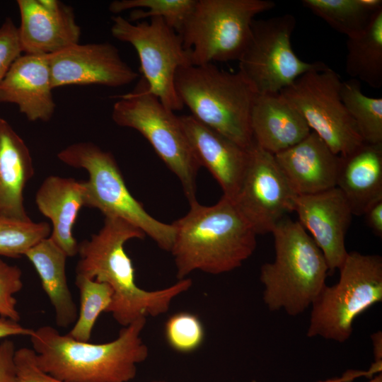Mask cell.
<instances>
[{"instance_id":"6da1fadb","label":"cell","mask_w":382,"mask_h":382,"mask_svg":"<svg viewBox=\"0 0 382 382\" xmlns=\"http://www.w3.org/2000/svg\"><path fill=\"white\" fill-rule=\"evenodd\" d=\"M145 236L127 221L106 216L98 232L79 243L76 274L110 286L113 294L107 312L122 327L139 318L166 313L172 301L192 285L189 278L154 291L137 285L135 270L125 244L131 239H143Z\"/></svg>"},{"instance_id":"7a4b0ae2","label":"cell","mask_w":382,"mask_h":382,"mask_svg":"<svg viewBox=\"0 0 382 382\" xmlns=\"http://www.w3.org/2000/svg\"><path fill=\"white\" fill-rule=\"evenodd\" d=\"M146 318L123 327L114 340L92 344L62 335L50 325L30 335L37 366L65 382H129L149 350L141 337Z\"/></svg>"},{"instance_id":"3957f363","label":"cell","mask_w":382,"mask_h":382,"mask_svg":"<svg viewBox=\"0 0 382 382\" xmlns=\"http://www.w3.org/2000/svg\"><path fill=\"white\" fill-rule=\"evenodd\" d=\"M190 205L188 212L173 223L170 253L179 280L195 270L212 274L232 271L252 255L257 234L231 199L222 196L212 206L197 201Z\"/></svg>"},{"instance_id":"277c9868","label":"cell","mask_w":382,"mask_h":382,"mask_svg":"<svg viewBox=\"0 0 382 382\" xmlns=\"http://www.w3.org/2000/svg\"><path fill=\"white\" fill-rule=\"evenodd\" d=\"M272 233L275 257L260 269L263 301L270 311L282 310L296 316L311 306L326 285L328 264L298 221L286 216Z\"/></svg>"},{"instance_id":"5b68a950","label":"cell","mask_w":382,"mask_h":382,"mask_svg":"<svg viewBox=\"0 0 382 382\" xmlns=\"http://www.w3.org/2000/svg\"><path fill=\"white\" fill-rule=\"evenodd\" d=\"M175 87L198 121L242 147L253 144L250 115L257 93L239 71L228 72L213 63L183 66Z\"/></svg>"},{"instance_id":"8992f818","label":"cell","mask_w":382,"mask_h":382,"mask_svg":"<svg viewBox=\"0 0 382 382\" xmlns=\"http://www.w3.org/2000/svg\"><path fill=\"white\" fill-rule=\"evenodd\" d=\"M64 164L84 169V207L99 210L105 217H116L134 225L163 250L172 249L175 227L151 216L128 190L111 152L91 141L71 144L57 155Z\"/></svg>"},{"instance_id":"52a82bcc","label":"cell","mask_w":382,"mask_h":382,"mask_svg":"<svg viewBox=\"0 0 382 382\" xmlns=\"http://www.w3.org/2000/svg\"><path fill=\"white\" fill-rule=\"evenodd\" d=\"M118 126L134 129L150 143L180 180L189 203L197 200V175L201 167L179 116L149 90L141 77L135 88L120 96L112 110Z\"/></svg>"},{"instance_id":"ba28073f","label":"cell","mask_w":382,"mask_h":382,"mask_svg":"<svg viewBox=\"0 0 382 382\" xmlns=\"http://www.w3.org/2000/svg\"><path fill=\"white\" fill-rule=\"evenodd\" d=\"M338 270V282L325 285L311 305L308 337L345 342L354 320L382 301L381 256L348 252Z\"/></svg>"},{"instance_id":"9c48e42d","label":"cell","mask_w":382,"mask_h":382,"mask_svg":"<svg viewBox=\"0 0 382 382\" xmlns=\"http://www.w3.org/2000/svg\"><path fill=\"white\" fill-rule=\"evenodd\" d=\"M275 6L271 0H196L179 33L192 65L238 61L255 17Z\"/></svg>"},{"instance_id":"30bf717a","label":"cell","mask_w":382,"mask_h":382,"mask_svg":"<svg viewBox=\"0 0 382 382\" xmlns=\"http://www.w3.org/2000/svg\"><path fill=\"white\" fill-rule=\"evenodd\" d=\"M342 82L325 64L303 74L279 93L335 154L345 156L365 142L342 100Z\"/></svg>"},{"instance_id":"8fae6325","label":"cell","mask_w":382,"mask_h":382,"mask_svg":"<svg viewBox=\"0 0 382 382\" xmlns=\"http://www.w3.org/2000/svg\"><path fill=\"white\" fill-rule=\"evenodd\" d=\"M112 20V36L137 51L149 91L170 110H181L184 105L175 90V76L180 68L192 64L180 34L161 18L134 23L117 15Z\"/></svg>"},{"instance_id":"7c38bea8","label":"cell","mask_w":382,"mask_h":382,"mask_svg":"<svg viewBox=\"0 0 382 382\" xmlns=\"http://www.w3.org/2000/svg\"><path fill=\"white\" fill-rule=\"evenodd\" d=\"M296 25L289 13L253 21L238 71L257 94L279 93L303 74L325 64L306 62L296 54L291 43Z\"/></svg>"},{"instance_id":"4fadbf2b","label":"cell","mask_w":382,"mask_h":382,"mask_svg":"<svg viewBox=\"0 0 382 382\" xmlns=\"http://www.w3.org/2000/svg\"><path fill=\"white\" fill-rule=\"evenodd\" d=\"M248 151L245 174L231 200L257 235L272 233L288 213L294 212L297 195L274 154L255 141Z\"/></svg>"},{"instance_id":"5bb4252c","label":"cell","mask_w":382,"mask_h":382,"mask_svg":"<svg viewBox=\"0 0 382 382\" xmlns=\"http://www.w3.org/2000/svg\"><path fill=\"white\" fill-rule=\"evenodd\" d=\"M47 57L53 89L93 84L117 88L139 76L108 42L78 43Z\"/></svg>"},{"instance_id":"9a60e30c","label":"cell","mask_w":382,"mask_h":382,"mask_svg":"<svg viewBox=\"0 0 382 382\" xmlns=\"http://www.w3.org/2000/svg\"><path fill=\"white\" fill-rule=\"evenodd\" d=\"M294 212L323 253L329 273L339 270L348 253L345 238L353 216L340 189L335 187L318 193L297 195Z\"/></svg>"},{"instance_id":"2e32d148","label":"cell","mask_w":382,"mask_h":382,"mask_svg":"<svg viewBox=\"0 0 382 382\" xmlns=\"http://www.w3.org/2000/svg\"><path fill=\"white\" fill-rule=\"evenodd\" d=\"M18 36L24 54L50 55L79 43L73 8L57 0H18Z\"/></svg>"},{"instance_id":"e0dca14e","label":"cell","mask_w":382,"mask_h":382,"mask_svg":"<svg viewBox=\"0 0 382 382\" xmlns=\"http://www.w3.org/2000/svg\"><path fill=\"white\" fill-rule=\"evenodd\" d=\"M47 55L21 54L0 82V103L16 105L30 122H48L56 103Z\"/></svg>"},{"instance_id":"ac0fdd59","label":"cell","mask_w":382,"mask_h":382,"mask_svg":"<svg viewBox=\"0 0 382 382\" xmlns=\"http://www.w3.org/2000/svg\"><path fill=\"white\" fill-rule=\"evenodd\" d=\"M179 117L200 166L205 167L216 180L223 196L233 199L247 168L248 149L206 126L191 115Z\"/></svg>"},{"instance_id":"d6986e66","label":"cell","mask_w":382,"mask_h":382,"mask_svg":"<svg viewBox=\"0 0 382 382\" xmlns=\"http://www.w3.org/2000/svg\"><path fill=\"white\" fill-rule=\"evenodd\" d=\"M274 157L297 195L318 193L336 187L340 156L312 131Z\"/></svg>"},{"instance_id":"ffe728a7","label":"cell","mask_w":382,"mask_h":382,"mask_svg":"<svg viewBox=\"0 0 382 382\" xmlns=\"http://www.w3.org/2000/svg\"><path fill=\"white\" fill-rule=\"evenodd\" d=\"M84 181L74 178L50 175L37 189L35 202L40 212L52 224L50 238L67 255L78 254L79 243L73 228L84 207Z\"/></svg>"},{"instance_id":"44dd1931","label":"cell","mask_w":382,"mask_h":382,"mask_svg":"<svg viewBox=\"0 0 382 382\" xmlns=\"http://www.w3.org/2000/svg\"><path fill=\"white\" fill-rule=\"evenodd\" d=\"M250 127L255 143L274 155L296 144L311 132L302 115L280 93L257 94Z\"/></svg>"},{"instance_id":"7402d4cb","label":"cell","mask_w":382,"mask_h":382,"mask_svg":"<svg viewBox=\"0 0 382 382\" xmlns=\"http://www.w3.org/2000/svg\"><path fill=\"white\" fill-rule=\"evenodd\" d=\"M33 175L29 148L10 123L0 117V216L30 219L23 191Z\"/></svg>"},{"instance_id":"603a6c76","label":"cell","mask_w":382,"mask_h":382,"mask_svg":"<svg viewBox=\"0 0 382 382\" xmlns=\"http://www.w3.org/2000/svg\"><path fill=\"white\" fill-rule=\"evenodd\" d=\"M336 187L350 206L353 215H364L382 199V144L364 143L340 156Z\"/></svg>"},{"instance_id":"cb8c5ba5","label":"cell","mask_w":382,"mask_h":382,"mask_svg":"<svg viewBox=\"0 0 382 382\" xmlns=\"http://www.w3.org/2000/svg\"><path fill=\"white\" fill-rule=\"evenodd\" d=\"M24 256L39 276L54 310L57 325L67 328L74 324L79 311L67 283V255L49 236L30 248Z\"/></svg>"},{"instance_id":"d4e9b609","label":"cell","mask_w":382,"mask_h":382,"mask_svg":"<svg viewBox=\"0 0 382 382\" xmlns=\"http://www.w3.org/2000/svg\"><path fill=\"white\" fill-rule=\"evenodd\" d=\"M345 71L373 88L382 87V10L361 34L348 37Z\"/></svg>"},{"instance_id":"484cf974","label":"cell","mask_w":382,"mask_h":382,"mask_svg":"<svg viewBox=\"0 0 382 382\" xmlns=\"http://www.w3.org/2000/svg\"><path fill=\"white\" fill-rule=\"evenodd\" d=\"M301 4L347 38L363 33L382 10L381 0H303Z\"/></svg>"},{"instance_id":"4316f807","label":"cell","mask_w":382,"mask_h":382,"mask_svg":"<svg viewBox=\"0 0 382 382\" xmlns=\"http://www.w3.org/2000/svg\"><path fill=\"white\" fill-rule=\"evenodd\" d=\"M340 96L364 141L382 144V98L364 95L353 79L342 82Z\"/></svg>"},{"instance_id":"83f0119b","label":"cell","mask_w":382,"mask_h":382,"mask_svg":"<svg viewBox=\"0 0 382 382\" xmlns=\"http://www.w3.org/2000/svg\"><path fill=\"white\" fill-rule=\"evenodd\" d=\"M75 284L80 305L76 320L67 334L76 340L89 342L97 318L111 303L113 291L108 284L79 274L76 275Z\"/></svg>"},{"instance_id":"f1b7e54d","label":"cell","mask_w":382,"mask_h":382,"mask_svg":"<svg viewBox=\"0 0 382 382\" xmlns=\"http://www.w3.org/2000/svg\"><path fill=\"white\" fill-rule=\"evenodd\" d=\"M196 0H115L108 7L109 11L119 14L132 10L131 22L146 18H161L178 33L191 13Z\"/></svg>"},{"instance_id":"f546056e","label":"cell","mask_w":382,"mask_h":382,"mask_svg":"<svg viewBox=\"0 0 382 382\" xmlns=\"http://www.w3.org/2000/svg\"><path fill=\"white\" fill-rule=\"evenodd\" d=\"M51 225L0 216V255L20 258L40 241L50 236Z\"/></svg>"},{"instance_id":"4dcf8cb0","label":"cell","mask_w":382,"mask_h":382,"mask_svg":"<svg viewBox=\"0 0 382 382\" xmlns=\"http://www.w3.org/2000/svg\"><path fill=\"white\" fill-rule=\"evenodd\" d=\"M165 335L168 344L173 349L189 353L202 345L204 339V329L197 316L180 312L168 319Z\"/></svg>"},{"instance_id":"1f68e13d","label":"cell","mask_w":382,"mask_h":382,"mask_svg":"<svg viewBox=\"0 0 382 382\" xmlns=\"http://www.w3.org/2000/svg\"><path fill=\"white\" fill-rule=\"evenodd\" d=\"M22 288L21 270L0 259V317L19 322L21 316L14 294Z\"/></svg>"},{"instance_id":"d6a6232c","label":"cell","mask_w":382,"mask_h":382,"mask_svg":"<svg viewBox=\"0 0 382 382\" xmlns=\"http://www.w3.org/2000/svg\"><path fill=\"white\" fill-rule=\"evenodd\" d=\"M22 53L18 27L7 18L0 27V82Z\"/></svg>"},{"instance_id":"836d02e7","label":"cell","mask_w":382,"mask_h":382,"mask_svg":"<svg viewBox=\"0 0 382 382\" xmlns=\"http://www.w3.org/2000/svg\"><path fill=\"white\" fill-rule=\"evenodd\" d=\"M15 361L18 382H65L43 371L35 361L32 348L22 347L16 349Z\"/></svg>"},{"instance_id":"e575fe53","label":"cell","mask_w":382,"mask_h":382,"mask_svg":"<svg viewBox=\"0 0 382 382\" xmlns=\"http://www.w3.org/2000/svg\"><path fill=\"white\" fill-rule=\"evenodd\" d=\"M16 346L11 340L0 343V382H18Z\"/></svg>"},{"instance_id":"d590c367","label":"cell","mask_w":382,"mask_h":382,"mask_svg":"<svg viewBox=\"0 0 382 382\" xmlns=\"http://www.w3.org/2000/svg\"><path fill=\"white\" fill-rule=\"evenodd\" d=\"M366 224L373 233L382 237V199L371 205L364 214Z\"/></svg>"},{"instance_id":"8d00e7d4","label":"cell","mask_w":382,"mask_h":382,"mask_svg":"<svg viewBox=\"0 0 382 382\" xmlns=\"http://www.w3.org/2000/svg\"><path fill=\"white\" fill-rule=\"evenodd\" d=\"M33 329L21 325L18 321L9 318L0 317V339L15 335L29 336Z\"/></svg>"},{"instance_id":"74e56055","label":"cell","mask_w":382,"mask_h":382,"mask_svg":"<svg viewBox=\"0 0 382 382\" xmlns=\"http://www.w3.org/2000/svg\"><path fill=\"white\" fill-rule=\"evenodd\" d=\"M381 332H378L371 335L374 346V355L376 362H381L382 351H381Z\"/></svg>"},{"instance_id":"f35d334b","label":"cell","mask_w":382,"mask_h":382,"mask_svg":"<svg viewBox=\"0 0 382 382\" xmlns=\"http://www.w3.org/2000/svg\"><path fill=\"white\" fill-rule=\"evenodd\" d=\"M347 378H332V379H328L325 381H320L318 382H346ZM367 382H382V374L380 373V374H378L374 378L370 379Z\"/></svg>"},{"instance_id":"ab89813d","label":"cell","mask_w":382,"mask_h":382,"mask_svg":"<svg viewBox=\"0 0 382 382\" xmlns=\"http://www.w3.org/2000/svg\"><path fill=\"white\" fill-rule=\"evenodd\" d=\"M154 382H165V381H154Z\"/></svg>"}]
</instances>
